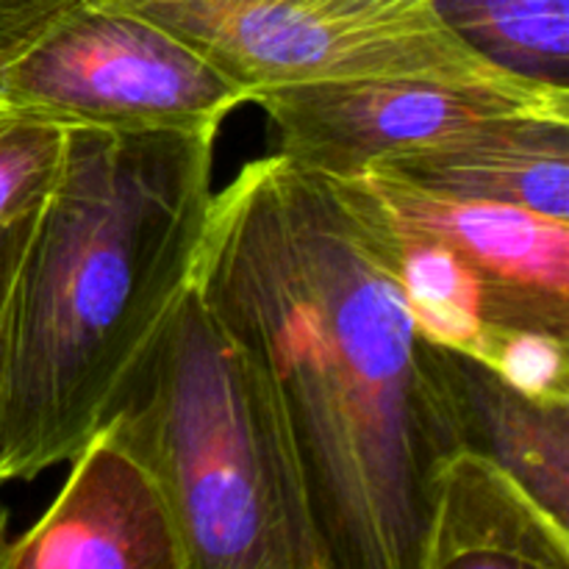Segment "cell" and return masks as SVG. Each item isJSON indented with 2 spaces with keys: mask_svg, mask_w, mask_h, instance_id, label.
I'll return each mask as SVG.
<instances>
[{
  "mask_svg": "<svg viewBox=\"0 0 569 569\" xmlns=\"http://www.w3.org/2000/svg\"><path fill=\"white\" fill-rule=\"evenodd\" d=\"M189 287L264 376L333 569H417L431 483L470 445L453 350L406 306L356 176L261 156L211 194Z\"/></svg>",
  "mask_w": 569,
  "mask_h": 569,
  "instance_id": "cell-1",
  "label": "cell"
},
{
  "mask_svg": "<svg viewBox=\"0 0 569 569\" xmlns=\"http://www.w3.org/2000/svg\"><path fill=\"white\" fill-rule=\"evenodd\" d=\"M220 131L72 126L11 328L0 472L67 465L187 289Z\"/></svg>",
  "mask_w": 569,
  "mask_h": 569,
  "instance_id": "cell-2",
  "label": "cell"
},
{
  "mask_svg": "<svg viewBox=\"0 0 569 569\" xmlns=\"http://www.w3.org/2000/svg\"><path fill=\"white\" fill-rule=\"evenodd\" d=\"M98 431L159 487L183 569H333L264 376L189 283Z\"/></svg>",
  "mask_w": 569,
  "mask_h": 569,
  "instance_id": "cell-3",
  "label": "cell"
},
{
  "mask_svg": "<svg viewBox=\"0 0 569 569\" xmlns=\"http://www.w3.org/2000/svg\"><path fill=\"white\" fill-rule=\"evenodd\" d=\"M0 92L67 126L220 131L248 92L103 0H0Z\"/></svg>",
  "mask_w": 569,
  "mask_h": 569,
  "instance_id": "cell-4",
  "label": "cell"
},
{
  "mask_svg": "<svg viewBox=\"0 0 569 569\" xmlns=\"http://www.w3.org/2000/svg\"><path fill=\"white\" fill-rule=\"evenodd\" d=\"M203 56L244 92L337 78H433L537 89L489 64L433 0H103ZM561 89V87H559Z\"/></svg>",
  "mask_w": 569,
  "mask_h": 569,
  "instance_id": "cell-5",
  "label": "cell"
},
{
  "mask_svg": "<svg viewBox=\"0 0 569 569\" xmlns=\"http://www.w3.org/2000/svg\"><path fill=\"white\" fill-rule=\"evenodd\" d=\"M270 120L276 153L333 178L509 120H569V89H503L433 78H337L250 92Z\"/></svg>",
  "mask_w": 569,
  "mask_h": 569,
  "instance_id": "cell-6",
  "label": "cell"
},
{
  "mask_svg": "<svg viewBox=\"0 0 569 569\" xmlns=\"http://www.w3.org/2000/svg\"><path fill=\"white\" fill-rule=\"evenodd\" d=\"M395 226L448 244L481 281L489 326L569 339V222L483 200L422 192L361 172Z\"/></svg>",
  "mask_w": 569,
  "mask_h": 569,
  "instance_id": "cell-7",
  "label": "cell"
},
{
  "mask_svg": "<svg viewBox=\"0 0 569 569\" xmlns=\"http://www.w3.org/2000/svg\"><path fill=\"white\" fill-rule=\"evenodd\" d=\"M50 509L11 539L6 569H183L164 498L137 459L94 431Z\"/></svg>",
  "mask_w": 569,
  "mask_h": 569,
  "instance_id": "cell-8",
  "label": "cell"
},
{
  "mask_svg": "<svg viewBox=\"0 0 569 569\" xmlns=\"http://www.w3.org/2000/svg\"><path fill=\"white\" fill-rule=\"evenodd\" d=\"M417 569H569V522L467 445L433 476Z\"/></svg>",
  "mask_w": 569,
  "mask_h": 569,
  "instance_id": "cell-9",
  "label": "cell"
},
{
  "mask_svg": "<svg viewBox=\"0 0 569 569\" xmlns=\"http://www.w3.org/2000/svg\"><path fill=\"white\" fill-rule=\"evenodd\" d=\"M365 172L445 198L517 206L569 222V120L509 117L381 159Z\"/></svg>",
  "mask_w": 569,
  "mask_h": 569,
  "instance_id": "cell-10",
  "label": "cell"
},
{
  "mask_svg": "<svg viewBox=\"0 0 569 569\" xmlns=\"http://www.w3.org/2000/svg\"><path fill=\"white\" fill-rule=\"evenodd\" d=\"M456 367L472 448L492 456L545 509L569 522V403L526 398L461 353Z\"/></svg>",
  "mask_w": 569,
  "mask_h": 569,
  "instance_id": "cell-11",
  "label": "cell"
},
{
  "mask_svg": "<svg viewBox=\"0 0 569 569\" xmlns=\"http://www.w3.org/2000/svg\"><path fill=\"white\" fill-rule=\"evenodd\" d=\"M433 11L489 64L569 89V0H433Z\"/></svg>",
  "mask_w": 569,
  "mask_h": 569,
  "instance_id": "cell-12",
  "label": "cell"
},
{
  "mask_svg": "<svg viewBox=\"0 0 569 569\" xmlns=\"http://www.w3.org/2000/svg\"><path fill=\"white\" fill-rule=\"evenodd\" d=\"M392 228L400 287L415 326L439 348L478 361L495 326H489L487 292L476 272L439 239L395 222Z\"/></svg>",
  "mask_w": 569,
  "mask_h": 569,
  "instance_id": "cell-13",
  "label": "cell"
},
{
  "mask_svg": "<svg viewBox=\"0 0 569 569\" xmlns=\"http://www.w3.org/2000/svg\"><path fill=\"white\" fill-rule=\"evenodd\" d=\"M70 128L0 92V226L48 198L64 161Z\"/></svg>",
  "mask_w": 569,
  "mask_h": 569,
  "instance_id": "cell-14",
  "label": "cell"
},
{
  "mask_svg": "<svg viewBox=\"0 0 569 569\" xmlns=\"http://www.w3.org/2000/svg\"><path fill=\"white\" fill-rule=\"evenodd\" d=\"M478 365L542 403H569V339L528 328H492Z\"/></svg>",
  "mask_w": 569,
  "mask_h": 569,
  "instance_id": "cell-15",
  "label": "cell"
},
{
  "mask_svg": "<svg viewBox=\"0 0 569 569\" xmlns=\"http://www.w3.org/2000/svg\"><path fill=\"white\" fill-rule=\"evenodd\" d=\"M44 200L37 209L26 211L17 220L0 226V420H3L6 367H9V345L11 328H14L17 300H20L22 276H26L28 256H31L33 239H37L39 220H42ZM0 487H3V472H0Z\"/></svg>",
  "mask_w": 569,
  "mask_h": 569,
  "instance_id": "cell-16",
  "label": "cell"
},
{
  "mask_svg": "<svg viewBox=\"0 0 569 569\" xmlns=\"http://www.w3.org/2000/svg\"><path fill=\"white\" fill-rule=\"evenodd\" d=\"M11 550V537H9V511L0 503V569H6V561H9Z\"/></svg>",
  "mask_w": 569,
  "mask_h": 569,
  "instance_id": "cell-17",
  "label": "cell"
}]
</instances>
